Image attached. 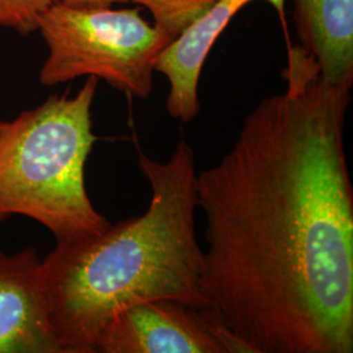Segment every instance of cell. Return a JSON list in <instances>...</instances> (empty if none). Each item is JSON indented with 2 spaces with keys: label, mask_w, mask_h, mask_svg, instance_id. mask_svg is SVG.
I'll use <instances>...</instances> for the list:
<instances>
[{
  "label": "cell",
  "mask_w": 353,
  "mask_h": 353,
  "mask_svg": "<svg viewBox=\"0 0 353 353\" xmlns=\"http://www.w3.org/2000/svg\"><path fill=\"white\" fill-rule=\"evenodd\" d=\"M284 79L196 173L203 312L228 353H352V87L328 84L299 45Z\"/></svg>",
  "instance_id": "6da1fadb"
},
{
  "label": "cell",
  "mask_w": 353,
  "mask_h": 353,
  "mask_svg": "<svg viewBox=\"0 0 353 353\" xmlns=\"http://www.w3.org/2000/svg\"><path fill=\"white\" fill-rule=\"evenodd\" d=\"M151 186L147 211L81 240L58 242L42 259L51 325L62 353H94L121 310L173 300L205 310L203 249L196 240L195 153L186 140L164 163L138 147Z\"/></svg>",
  "instance_id": "7a4b0ae2"
},
{
  "label": "cell",
  "mask_w": 353,
  "mask_h": 353,
  "mask_svg": "<svg viewBox=\"0 0 353 353\" xmlns=\"http://www.w3.org/2000/svg\"><path fill=\"white\" fill-rule=\"evenodd\" d=\"M99 79L75 96H50L0 130V221L26 216L57 242L81 240L110 227L88 195L85 165L96 143L92 105Z\"/></svg>",
  "instance_id": "3957f363"
},
{
  "label": "cell",
  "mask_w": 353,
  "mask_h": 353,
  "mask_svg": "<svg viewBox=\"0 0 353 353\" xmlns=\"http://www.w3.org/2000/svg\"><path fill=\"white\" fill-rule=\"evenodd\" d=\"M49 57L39 81L54 87L94 76L137 99L153 90L154 61L174 39L148 24L140 8H76L57 1L37 19Z\"/></svg>",
  "instance_id": "277c9868"
},
{
  "label": "cell",
  "mask_w": 353,
  "mask_h": 353,
  "mask_svg": "<svg viewBox=\"0 0 353 353\" xmlns=\"http://www.w3.org/2000/svg\"><path fill=\"white\" fill-rule=\"evenodd\" d=\"M94 353H228L203 310L173 300H151L121 310Z\"/></svg>",
  "instance_id": "5b68a950"
},
{
  "label": "cell",
  "mask_w": 353,
  "mask_h": 353,
  "mask_svg": "<svg viewBox=\"0 0 353 353\" xmlns=\"http://www.w3.org/2000/svg\"><path fill=\"white\" fill-rule=\"evenodd\" d=\"M0 353H62L34 248L0 252Z\"/></svg>",
  "instance_id": "8992f818"
},
{
  "label": "cell",
  "mask_w": 353,
  "mask_h": 353,
  "mask_svg": "<svg viewBox=\"0 0 353 353\" xmlns=\"http://www.w3.org/2000/svg\"><path fill=\"white\" fill-rule=\"evenodd\" d=\"M254 0H214L154 61V72H160L169 83L166 110L183 123H190L201 112L199 80L203 65L216 39L227 28L230 19ZM268 1L284 12L285 0Z\"/></svg>",
  "instance_id": "52a82bcc"
},
{
  "label": "cell",
  "mask_w": 353,
  "mask_h": 353,
  "mask_svg": "<svg viewBox=\"0 0 353 353\" xmlns=\"http://www.w3.org/2000/svg\"><path fill=\"white\" fill-rule=\"evenodd\" d=\"M300 48L332 85L353 84V0H293Z\"/></svg>",
  "instance_id": "ba28073f"
},
{
  "label": "cell",
  "mask_w": 353,
  "mask_h": 353,
  "mask_svg": "<svg viewBox=\"0 0 353 353\" xmlns=\"http://www.w3.org/2000/svg\"><path fill=\"white\" fill-rule=\"evenodd\" d=\"M151 11L154 26L176 39L214 0H134Z\"/></svg>",
  "instance_id": "9c48e42d"
},
{
  "label": "cell",
  "mask_w": 353,
  "mask_h": 353,
  "mask_svg": "<svg viewBox=\"0 0 353 353\" xmlns=\"http://www.w3.org/2000/svg\"><path fill=\"white\" fill-rule=\"evenodd\" d=\"M61 0H0V26L20 34L37 30L38 16Z\"/></svg>",
  "instance_id": "30bf717a"
},
{
  "label": "cell",
  "mask_w": 353,
  "mask_h": 353,
  "mask_svg": "<svg viewBox=\"0 0 353 353\" xmlns=\"http://www.w3.org/2000/svg\"><path fill=\"white\" fill-rule=\"evenodd\" d=\"M61 1L76 8H97V7H112L115 3H127L134 0H61Z\"/></svg>",
  "instance_id": "8fae6325"
},
{
  "label": "cell",
  "mask_w": 353,
  "mask_h": 353,
  "mask_svg": "<svg viewBox=\"0 0 353 353\" xmlns=\"http://www.w3.org/2000/svg\"><path fill=\"white\" fill-rule=\"evenodd\" d=\"M4 123H6V122H4V121H0V130H1V128H3V126H4Z\"/></svg>",
  "instance_id": "7c38bea8"
}]
</instances>
